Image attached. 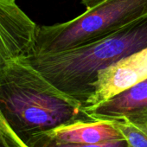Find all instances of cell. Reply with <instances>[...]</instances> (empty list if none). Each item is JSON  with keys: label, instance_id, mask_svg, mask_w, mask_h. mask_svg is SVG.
I'll return each mask as SVG.
<instances>
[{"label": "cell", "instance_id": "cell-1", "mask_svg": "<svg viewBox=\"0 0 147 147\" xmlns=\"http://www.w3.org/2000/svg\"><path fill=\"white\" fill-rule=\"evenodd\" d=\"M0 113L24 142L61 126L96 121L79 101L55 88L24 56L0 70Z\"/></svg>", "mask_w": 147, "mask_h": 147}, {"label": "cell", "instance_id": "cell-2", "mask_svg": "<svg viewBox=\"0 0 147 147\" xmlns=\"http://www.w3.org/2000/svg\"><path fill=\"white\" fill-rule=\"evenodd\" d=\"M147 47V14L94 42L24 58L60 91L85 106L99 74Z\"/></svg>", "mask_w": 147, "mask_h": 147}, {"label": "cell", "instance_id": "cell-3", "mask_svg": "<svg viewBox=\"0 0 147 147\" xmlns=\"http://www.w3.org/2000/svg\"><path fill=\"white\" fill-rule=\"evenodd\" d=\"M145 14L147 0H104L68 22L37 26L28 54H54L94 42Z\"/></svg>", "mask_w": 147, "mask_h": 147}, {"label": "cell", "instance_id": "cell-4", "mask_svg": "<svg viewBox=\"0 0 147 147\" xmlns=\"http://www.w3.org/2000/svg\"><path fill=\"white\" fill-rule=\"evenodd\" d=\"M36 30L37 25L16 0H0V70L9 61L30 53Z\"/></svg>", "mask_w": 147, "mask_h": 147}, {"label": "cell", "instance_id": "cell-5", "mask_svg": "<svg viewBox=\"0 0 147 147\" xmlns=\"http://www.w3.org/2000/svg\"><path fill=\"white\" fill-rule=\"evenodd\" d=\"M85 109L95 120H125L147 128V78Z\"/></svg>", "mask_w": 147, "mask_h": 147}, {"label": "cell", "instance_id": "cell-6", "mask_svg": "<svg viewBox=\"0 0 147 147\" xmlns=\"http://www.w3.org/2000/svg\"><path fill=\"white\" fill-rule=\"evenodd\" d=\"M146 78L147 47L102 70L85 108L96 106Z\"/></svg>", "mask_w": 147, "mask_h": 147}, {"label": "cell", "instance_id": "cell-7", "mask_svg": "<svg viewBox=\"0 0 147 147\" xmlns=\"http://www.w3.org/2000/svg\"><path fill=\"white\" fill-rule=\"evenodd\" d=\"M49 138L68 143L103 144L124 138L111 121L78 122L43 131Z\"/></svg>", "mask_w": 147, "mask_h": 147}, {"label": "cell", "instance_id": "cell-8", "mask_svg": "<svg viewBox=\"0 0 147 147\" xmlns=\"http://www.w3.org/2000/svg\"><path fill=\"white\" fill-rule=\"evenodd\" d=\"M28 147H129L125 138H120L103 144H82L61 142L49 138L43 132L30 136L24 141Z\"/></svg>", "mask_w": 147, "mask_h": 147}, {"label": "cell", "instance_id": "cell-9", "mask_svg": "<svg viewBox=\"0 0 147 147\" xmlns=\"http://www.w3.org/2000/svg\"><path fill=\"white\" fill-rule=\"evenodd\" d=\"M111 122L118 128L129 147H147V128L138 126L125 120Z\"/></svg>", "mask_w": 147, "mask_h": 147}, {"label": "cell", "instance_id": "cell-10", "mask_svg": "<svg viewBox=\"0 0 147 147\" xmlns=\"http://www.w3.org/2000/svg\"><path fill=\"white\" fill-rule=\"evenodd\" d=\"M0 147H28L13 131L0 113Z\"/></svg>", "mask_w": 147, "mask_h": 147}, {"label": "cell", "instance_id": "cell-11", "mask_svg": "<svg viewBox=\"0 0 147 147\" xmlns=\"http://www.w3.org/2000/svg\"><path fill=\"white\" fill-rule=\"evenodd\" d=\"M81 1H82V4L83 5H85L87 9H90V8L97 5L98 4L103 2L104 0H81Z\"/></svg>", "mask_w": 147, "mask_h": 147}]
</instances>
